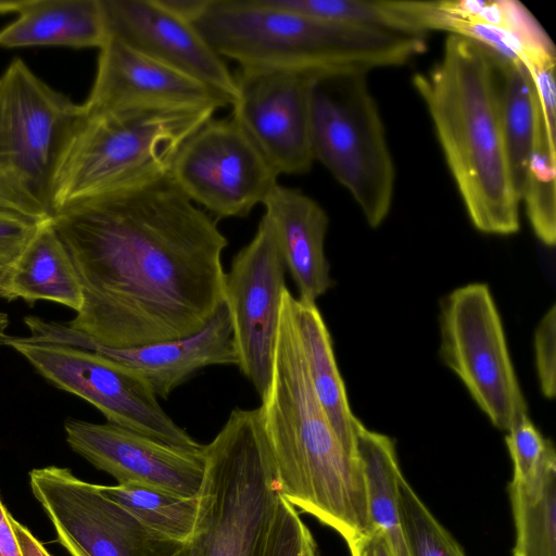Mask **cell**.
<instances>
[{"mask_svg": "<svg viewBox=\"0 0 556 556\" xmlns=\"http://www.w3.org/2000/svg\"><path fill=\"white\" fill-rule=\"evenodd\" d=\"M12 266H0V296L5 299Z\"/></svg>", "mask_w": 556, "mask_h": 556, "instance_id": "74e56055", "label": "cell"}, {"mask_svg": "<svg viewBox=\"0 0 556 556\" xmlns=\"http://www.w3.org/2000/svg\"><path fill=\"white\" fill-rule=\"evenodd\" d=\"M3 344L23 355L53 386L97 407L108 422L177 447L203 450L165 413L151 384L131 369L70 344L10 336Z\"/></svg>", "mask_w": 556, "mask_h": 556, "instance_id": "30bf717a", "label": "cell"}, {"mask_svg": "<svg viewBox=\"0 0 556 556\" xmlns=\"http://www.w3.org/2000/svg\"><path fill=\"white\" fill-rule=\"evenodd\" d=\"M70 447L117 484H136L184 497L199 496L204 476V447H177L112 422L74 418L64 422Z\"/></svg>", "mask_w": 556, "mask_h": 556, "instance_id": "9a60e30c", "label": "cell"}, {"mask_svg": "<svg viewBox=\"0 0 556 556\" xmlns=\"http://www.w3.org/2000/svg\"><path fill=\"white\" fill-rule=\"evenodd\" d=\"M307 16L380 31L426 37L437 30V1L269 0Z\"/></svg>", "mask_w": 556, "mask_h": 556, "instance_id": "603a6c76", "label": "cell"}, {"mask_svg": "<svg viewBox=\"0 0 556 556\" xmlns=\"http://www.w3.org/2000/svg\"><path fill=\"white\" fill-rule=\"evenodd\" d=\"M493 58L504 147L513 187L521 202L534 141L535 90L523 64L495 53Z\"/></svg>", "mask_w": 556, "mask_h": 556, "instance_id": "cb8c5ba5", "label": "cell"}, {"mask_svg": "<svg viewBox=\"0 0 556 556\" xmlns=\"http://www.w3.org/2000/svg\"><path fill=\"white\" fill-rule=\"evenodd\" d=\"M216 111L180 106L83 112L55 172L54 214L73 202L168 174L182 143Z\"/></svg>", "mask_w": 556, "mask_h": 556, "instance_id": "8992f818", "label": "cell"}, {"mask_svg": "<svg viewBox=\"0 0 556 556\" xmlns=\"http://www.w3.org/2000/svg\"><path fill=\"white\" fill-rule=\"evenodd\" d=\"M177 187L217 218L245 217L278 174L231 118H211L179 148L169 170Z\"/></svg>", "mask_w": 556, "mask_h": 556, "instance_id": "8fae6325", "label": "cell"}, {"mask_svg": "<svg viewBox=\"0 0 556 556\" xmlns=\"http://www.w3.org/2000/svg\"><path fill=\"white\" fill-rule=\"evenodd\" d=\"M516 542L514 556H556V459L528 481L508 485Z\"/></svg>", "mask_w": 556, "mask_h": 556, "instance_id": "484cf974", "label": "cell"}, {"mask_svg": "<svg viewBox=\"0 0 556 556\" xmlns=\"http://www.w3.org/2000/svg\"><path fill=\"white\" fill-rule=\"evenodd\" d=\"M81 104L41 80L20 58L0 76V210L51 220L55 172Z\"/></svg>", "mask_w": 556, "mask_h": 556, "instance_id": "52a82bcc", "label": "cell"}, {"mask_svg": "<svg viewBox=\"0 0 556 556\" xmlns=\"http://www.w3.org/2000/svg\"><path fill=\"white\" fill-rule=\"evenodd\" d=\"M40 223L0 210V266H13Z\"/></svg>", "mask_w": 556, "mask_h": 556, "instance_id": "d6a6232c", "label": "cell"}, {"mask_svg": "<svg viewBox=\"0 0 556 556\" xmlns=\"http://www.w3.org/2000/svg\"><path fill=\"white\" fill-rule=\"evenodd\" d=\"M515 481H528L551 460L556 459L554 445L534 426L529 415L522 416L506 434Z\"/></svg>", "mask_w": 556, "mask_h": 556, "instance_id": "f546056e", "label": "cell"}, {"mask_svg": "<svg viewBox=\"0 0 556 556\" xmlns=\"http://www.w3.org/2000/svg\"><path fill=\"white\" fill-rule=\"evenodd\" d=\"M442 363L500 430L508 431L528 405L509 355L501 315L488 285L459 287L440 301Z\"/></svg>", "mask_w": 556, "mask_h": 556, "instance_id": "9c48e42d", "label": "cell"}, {"mask_svg": "<svg viewBox=\"0 0 556 556\" xmlns=\"http://www.w3.org/2000/svg\"><path fill=\"white\" fill-rule=\"evenodd\" d=\"M11 525L22 556H51L27 527L11 517Z\"/></svg>", "mask_w": 556, "mask_h": 556, "instance_id": "d590c367", "label": "cell"}, {"mask_svg": "<svg viewBox=\"0 0 556 556\" xmlns=\"http://www.w3.org/2000/svg\"><path fill=\"white\" fill-rule=\"evenodd\" d=\"M286 266L273 227L263 215L252 240L225 274L224 305L233 333L237 366L260 397L271 372Z\"/></svg>", "mask_w": 556, "mask_h": 556, "instance_id": "5bb4252c", "label": "cell"}, {"mask_svg": "<svg viewBox=\"0 0 556 556\" xmlns=\"http://www.w3.org/2000/svg\"><path fill=\"white\" fill-rule=\"evenodd\" d=\"M35 498L71 556H166L177 543L163 540L98 488L68 468L29 472Z\"/></svg>", "mask_w": 556, "mask_h": 556, "instance_id": "7c38bea8", "label": "cell"}, {"mask_svg": "<svg viewBox=\"0 0 556 556\" xmlns=\"http://www.w3.org/2000/svg\"><path fill=\"white\" fill-rule=\"evenodd\" d=\"M98 488L163 540L179 544L188 540L194 531L199 496L184 497L136 484Z\"/></svg>", "mask_w": 556, "mask_h": 556, "instance_id": "83f0119b", "label": "cell"}, {"mask_svg": "<svg viewBox=\"0 0 556 556\" xmlns=\"http://www.w3.org/2000/svg\"><path fill=\"white\" fill-rule=\"evenodd\" d=\"M326 75L296 70L239 66L231 118L280 174L311 170V97Z\"/></svg>", "mask_w": 556, "mask_h": 556, "instance_id": "4fadbf2b", "label": "cell"}, {"mask_svg": "<svg viewBox=\"0 0 556 556\" xmlns=\"http://www.w3.org/2000/svg\"><path fill=\"white\" fill-rule=\"evenodd\" d=\"M210 0H156L167 12L180 20L194 24Z\"/></svg>", "mask_w": 556, "mask_h": 556, "instance_id": "e575fe53", "label": "cell"}, {"mask_svg": "<svg viewBox=\"0 0 556 556\" xmlns=\"http://www.w3.org/2000/svg\"><path fill=\"white\" fill-rule=\"evenodd\" d=\"M261 556H318L309 529L281 495Z\"/></svg>", "mask_w": 556, "mask_h": 556, "instance_id": "4dcf8cb0", "label": "cell"}, {"mask_svg": "<svg viewBox=\"0 0 556 556\" xmlns=\"http://www.w3.org/2000/svg\"><path fill=\"white\" fill-rule=\"evenodd\" d=\"M193 25L219 56L239 66L319 75L401 66L427 49L422 36L325 21L269 0H210Z\"/></svg>", "mask_w": 556, "mask_h": 556, "instance_id": "277c9868", "label": "cell"}, {"mask_svg": "<svg viewBox=\"0 0 556 556\" xmlns=\"http://www.w3.org/2000/svg\"><path fill=\"white\" fill-rule=\"evenodd\" d=\"M535 367L540 389L546 399L556 394V306L541 318L534 332Z\"/></svg>", "mask_w": 556, "mask_h": 556, "instance_id": "1f68e13d", "label": "cell"}, {"mask_svg": "<svg viewBox=\"0 0 556 556\" xmlns=\"http://www.w3.org/2000/svg\"><path fill=\"white\" fill-rule=\"evenodd\" d=\"M50 301L76 313L84 303L83 287L70 253L52 219L39 224L23 253L12 266L5 299Z\"/></svg>", "mask_w": 556, "mask_h": 556, "instance_id": "44dd1931", "label": "cell"}, {"mask_svg": "<svg viewBox=\"0 0 556 556\" xmlns=\"http://www.w3.org/2000/svg\"><path fill=\"white\" fill-rule=\"evenodd\" d=\"M351 556H394L382 532L375 528L348 543Z\"/></svg>", "mask_w": 556, "mask_h": 556, "instance_id": "836d02e7", "label": "cell"}, {"mask_svg": "<svg viewBox=\"0 0 556 556\" xmlns=\"http://www.w3.org/2000/svg\"><path fill=\"white\" fill-rule=\"evenodd\" d=\"M108 36L227 96L233 74L193 24L164 10L156 0H101Z\"/></svg>", "mask_w": 556, "mask_h": 556, "instance_id": "e0dca14e", "label": "cell"}, {"mask_svg": "<svg viewBox=\"0 0 556 556\" xmlns=\"http://www.w3.org/2000/svg\"><path fill=\"white\" fill-rule=\"evenodd\" d=\"M18 16L0 30V46L100 48L108 39L101 0H21Z\"/></svg>", "mask_w": 556, "mask_h": 556, "instance_id": "ffe728a7", "label": "cell"}, {"mask_svg": "<svg viewBox=\"0 0 556 556\" xmlns=\"http://www.w3.org/2000/svg\"><path fill=\"white\" fill-rule=\"evenodd\" d=\"M367 73L320 77L311 97V143L319 161L352 194L371 228L392 206L395 165Z\"/></svg>", "mask_w": 556, "mask_h": 556, "instance_id": "ba28073f", "label": "cell"}, {"mask_svg": "<svg viewBox=\"0 0 556 556\" xmlns=\"http://www.w3.org/2000/svg\"><path fill=\"white\" fill-rule=\"evenodd\" d=\"M357 440L372 527L382 532L394 556H412L397 501L399 479L403 472L394 442L363 424Z\"/></svg>", "mask_w": 556, "mask_h": 556, "instance_id": "d4e9b609", "label": "cell"}, {"mask_svg": "<svg viewBox=\"0 0 556 556\" xmlns=\"http://www.w3.org/2000/svg\"><path fill=\"white\" fill-rule=\"evenodd\" d=\"M303 354L315 395L342 443L358 452L362 421L353 414L340 374L332 339L316 304L294 300Z\"/></svg>", "mask_w": 556, "mask_h": 556, "instance_id": "7402d4cb", "label": "cell"}, {"mask_svg": "<svg viewBox=\"0 0 556 556\" xmlns=\"http://www.w3.org/2000/svg\"><path fill=\"white\" fill-rule=\"evenodd\" d=\"M29 340L70 344L96 352L142 376L157 397L168 395L198 370L212 365H237L231 321L225 305L195 334L154 344L111 349L88 341L65 323L27 316Z\"/></svg>", "mask_w": 556, "mask_h": 556, "instance_id": "2e32d148", "label": "cell"}, {"mask_svg": "<svg viewBox=\"0 0 556 556\" xmlns=\"http://www.w3.org/2000/svg\"><path fill=\"white\" fill-rule=\"evenodd\" d=\"M97 74L85 115L135 108L208 106L217 110L231 100L108 36L99 48Z\"/></svg>", "mask_w": 556, "mask_h": 556, "instance_id": "ac0fdd59", "label": "cell"}, {"mask_svg": "<svg viewBox=\"0 0 556 556\" xmlns=\"http://www.w3.org/2000/svg\"><path fill=\"white\" fill-rule=\"evenodd\" d=\"M52 224L83 287V306L65 325L94 344L190 337L224 305L228 241L169 173L73 202Z\"/></svg>", "mask_w": 556, "mask_h": 556, "instance_id": "6da1fadb", "label": "cell"}, {"mask_svg": "<svg viewBox=\"0 0 556 556\" xmlns=\"http://www.w3.org/2000/svg\"><path fill=\"white\" fill-rule=\"evenodd\" d=\"M262 204L299 300L316 304L334 285L325 254L329 217L317 201L299 189L277 184Z\"/></svg>", "mask_w": 556, "mask_h": 556, "instance_id": "d6986e66", "label": "cell"}, {"mask_svg": "<svg viewBox=\"0 0 556 556\" xmlns=\"http://www.w3.org/2000/svg\"><path fill=\"white\" fill-rule=\"evenodd\" d=\"M397 501L412 556H465L403 473L399 479Z\"/></svg>", "mask_w": 556, "mask_h": 556, "instance_id": "f1b7e54d", "label": "cell"}, {"mask_svg": "<svg viewBox=\"0 0 556 556\" xmlns=\"http://www.w3.org/2000/svg\"><path fill=\"white\" fill-rule=\"evenodd\" d=\"M9 326V316L5 313H0V344H3V341L8 334H5V330Z\"/></svg>", "mask_w": 556, "mask_h": 556, "instance_id": "f35d334b", "label": "cell"}, {"mask_svg": "<svg viewBox=\"0 0 556 556\" xmlns=\"http://www.w3.org/2000/svg\"><path fill=\"white\" fill-rule=\"evenodd\" d=\"M12 515L0 498V556H22L11 525Z\"/></svg>", "mask_w": 556, "mask_h": 556, "instance_id": "8d00e7d4", "label": "cell"}, {"mask_svg": "<svg viewBox=\"0 0 556 556\" xmlns=\"http://www.w3.org/2000/svg\"><path fill=\"white\" fill-rule=\"evenodd\" d=\"M282 294L268 387L258 407L280 495L337 531L346 543L369 533L367 481L323 410L308 376L294 312Z\"/></svg>", "mask_w": 556, "mask_h": 556, "instance_id": "7a4b0ae2", "label": "cell"}, {"mask_svg": "<svg viewBox=\"0 0 556 556\" xmlns=\"http://www.w3.org/2000/svg\"><path fill=\"white\" fill-rule=\"evenodd\" d=\"M280 497L258 408H233L204 445L192 535L166 556H261Z\"/></svg>", "mask_w": 556, "mask_h": 556, "instance_id": "5b68a950", "label": "cell"}, {"mask_svg": "<svg viewBox=\"0 0 556 556\" xmlns=\"http://www.w3.org/2000/svg\"><path fill=\"white\" fill-rule=\"evenodd\" d=\"M555 124L556 116L545 114L535 92L534 141L521 202L536 238L551 248L556 242Z\"/></svg>", "mask_w": 556, "mask_h": 556, "instance_id": "4316f807", "label": "cell"}, {"mask_svg": "<svg viewBox=\"0 0 556 556\" xmlns=\"http://www.w3.org/2000/svg\"><path fill=\"white\" fill-rule=\"evenodd\" d=\"M413 85L432 119L471 224L489 235L516 233L521 202L504 147L493 53L448 34L441 59L415 74Z\"/></svg>", "mask_w": 556, "mask_h": 556, "instance_id": "3957f363", "label": "cell"}]
</instances>
